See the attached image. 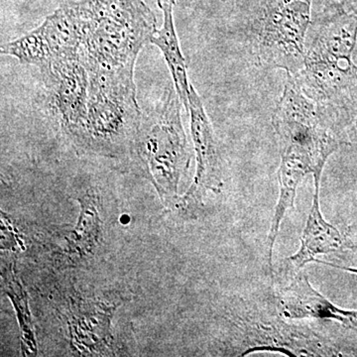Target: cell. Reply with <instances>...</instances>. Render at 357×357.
Returning <instances> with one entry per match:
<instances>
[{"label": "cell", "instance_id": "obj_3", "mask_svg": "<svg viewBox=\"0 0 357 357\" xmlns=\"http://www.w3.org/2000/svg\"><path fill=\"white\" fill-rule=\"evenodd\" d=\"M89 75L134 76L136 60L156 31V17L143 0L75 2Z\"/></svg>", "mask_w": 357, "mask_h": 357}, {"label": "cell", "instance_id": "obj_6", "mask_svg": "<svg viewBox=\"0 0 357 357\" xmlns=\"http://www.w3.org/2000/svg\"><path fill=\"white\" fill-rule=\"evenodd\" d=\"M311 6L312 0H267L252 32L258 64L267 70H285L291 76L300 72L311 24Z\"/></svg>", "mask_w": 357, "mask_h": 357}, {"label": "cell", "instance_id": "obj_9", "mask_svg": "<svg viewBox=\"0 0 357 357\" xmlns=\"http://www.w3.org/2000/svg\"><path fill=\"white\" fill-rule=\"evenodd\" d=\"M189 112L197 158L194 182L182 199L184 208H196L206 192H220L222 187V161L217 137L196 89L190 86Z\"/></svg>", "mask_w": 357, "mask_h": 357}, {"label": "cell", "instance_id": "obj_11", "mask_svg": "<svg viewBox=\"0 0 357 357\" xmlns=\"http://www.w3.org/2000/svg\"><path fill=\"white\" fill-rule=\"evenodd\" d=\"M319 183H314V194L306 227L301 238V248L287 259L289 270L299 271L305 265L316 261L317 256L338 249L352 248L349 241L335 227L326 222L319 201Z\"/></svg>", "mask_w": 357, "mask_h": 357}, {"label": "cell", "instance_id": "obj_8", "mask_svg": "<svg viewBox=\"0 0 357 357\" xmlns=\"http://www.w3.org/2000/svg\"><path fill=\"white\" fill-rule=\"evenodd\" d=\"M41 73L52 107L66 133L76 143L88 114L89 77L81 55L56 59Z\"/></svg>", "mask_w": 357, "mask_h": 357}, {"label": "cell", "instance_id": "obj_10", "mask_svg": "<svg viewBox=\"0 0 357 357\" xmlns=\"http://www.w3.org/2000/svg\"><path fill=\"white\" fill-rule=\"evenodd\" d=\"M283 316L291 319H335L349 328H357V311H344L314 290L306 276L284 289L280 298Z\"/></svg>", "mask_w": 357, "mask_h": 357}, {"label": "cell", "instance_id": "obj_4", "mask_svg": "<svg viewBox=\"0 0 357 357\" xmlns=\"http://www.w3.org/2000/svg\"><path fill=\"white\" fill-rule=\"evenodd\" d=\"M89 77L88 114L77 144L114 158L136 153L142 114L134 76Z\"/></svg>", "mask_w": 357, "mask_h": 357}, {"label": "cell", "instance_id": "obj_13", "mask_svg": "<svg viewBox=\"0 0 357 357\" xmlns=\"http://www.w3.org/2000/svg\"><path fill=\"white\" fill-rule=\"evenodd\" d=\"M9 289H10L13 295H10L11 299L13 300L14 304L18 307V312H20V323L21 328L24 331L25 337H28V342H31L34 344V340H33V335L31 326H30V318L29 312H28L27 307H26V299L25 296L21 297L22 294V289L20 291H15V285H14V279H13V283L9 284Z\"/></svg>", "mask_w": 357, "mask_h": 357}, {"label": "cell", "instance_id": "obj_1", "mask_svg": "<svg viewBox=\"0 0 357 357\" xmlns=\"http://www.w3.org/2000/svg\"><path fill=\"white\" fill-rule=\"evenodd\" d=\"M357 0H333L307 31L304 66L292 76L342 141L357 126Z\"/></svg>", "mask_w": 357, "mask_h": 357}, {"label": "cell", "instance_id": "obj_2", "mask_svg": "<svg viewBox=\"0 0 357 357\" xmlns=\"http://www.w3.org/2000/svg\"><path fill=\"white\" fill-rule=\"evenodd\" d=\"M278 136L281 163L278 171L280 196L268 236V252H273L282 220L292 208L303 178L312 174L319 183L328 157L345 144L319 114L316 105L290 75L272 115Z\"/></svg>", "mask_w": 357, "mask_h": 357}, {"label": "cell", "instance_id": "obj_5", "mask_svg": "<svg viewBox=\"0 0 357 357\" xmlns=\"http://www.w3.org/2000/svg\"><path fill=\"white\" fill-rule=\"evenodd\" d=\"M182 102L174 84L161 102L142 116L135 151L163 201L178 198L181 178L191 162L189 142L182 123Z\"/></svg>", "mask_w": 357, "mask_h": 357}, {"label": "cell", "instance_id": "obj_7", "mask_svg": "<svg viewBox=\"0 0 357 357\" xmlns=\"http://www.w3.org/2000/svg\"><path fill=\"white\" fill-rule=\"evenodd\" d=\"M82 32L75 2L61 6L33 31L9 43L8 52L22 64L46 70L56 59L79 53Z\"/></svg>", "mask_w": 357, "mask_h": 357}, {"label": "cell", "instance_id": "obj_12", "mask_svg": "<svg viewBox=\"0 0 357 357\" xmlns=\"http://www.w3.org/2000/svg\"><path fill=\"white\" fill-rule=\"evenodd\" d=\"M158 6L163 13V25L160 29H156L150 40V43L155 45L163 54L178 98L184 105L185 112H189L191 84L188 81L187 64L181 50L174 23L173 10L175 0H158Z\"/></svg>", "mask_w": 357, "mask_h": 357}, {"label": "cell", "instance_id": "obj_14", "mask_svg": "<svg viewBox=\"0 0 357 357\" xmlns=\"http://www.w3.org/2000/svg\"><path fill=\"white\" fill-rule=\"evenodd\" d=\"M316 262L321 263V264L328 265V266H333L335 268H340V269L345 270V271H349L352 272V273L357 274V269L356 268H349V267H344V266H338V265H333L331 264V263L325 262V261H321V260L316 259Z\"/></svg>", "mask_w": 357, "mask_h": 357}]
</instances>
